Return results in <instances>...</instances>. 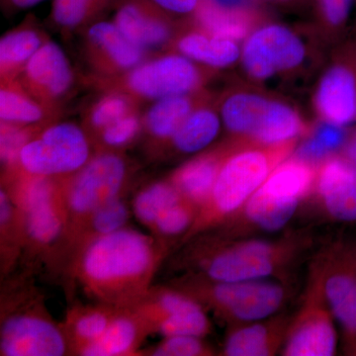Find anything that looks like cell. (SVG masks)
Masks as SVG:
<instances>
[{"label": "cell", "mask_w": 356, "mask_h": 356, "mask_svg": "<svg viewBox=\"0 0 356 356\" xmlns=\"http://www.w3.org/2000/svg\"><path fill=\"white\" fill-rule=\"evenodd\" d=\"M168 245L137 229L123 228L81 245L72 255V273L97 303L132 308L151 289Z\"/></svg>", "instance_id": "1"}, {"label": "cell", "mask_w": 356, "mask_h": 356, "mask_svg": "<svg viewBox=\"0 0 356 356\" xmlns=\"http://www.w3.org/2000/svg\"><path fill=\"white\" fill-rule=\"evenodd\" d=\"M181 257L191 274L213 281L236 282L284 275L313 245L306 231L275 240L225 238L204 234L189 241Z\"/></svg>", "instance_id": "2"}, {"label": "cell", "mask_w": 356, "mask_h": 356, "mask_svg": "<svg viewBox=\"0 0 356 356\" xmlns=\"http://www.w3.org/2000/svg\"><path fill=\"white\" fill-rule=\"evenodd\" d=\"M296 143L297 140H293L264 146L247 139L238 140L235 149L222 163L209 198L199 208L191 228L180 242L185 245L228 221L268 175L293 154Z\"/></svg>", "instance_id": "3"}, {"label": "cell", "mask_w": 356, "mask_h": 356, "mask_svg": "<svg viewBox=\"0 0 356 356\" xmlns=\"http://www.w3.org/2000/svg\"><path fill=\"white\" fill-rule=\"evenodd\" d=\"M7 177L4 188L19 212L26 255L44 261L55 252L63 254L69 228L65 177H37L21 172Z\"/></svg>", "instance_id": "4"}, {"label": "cell", "mask_w": 356, "mask_h": 356, "mask_svg": "<svg viewBox=\"0 0 356 356\" xmlns=\"http://www.w3.org/2000/svg\"><path fill=\"white\" fill-rule=\"evenodd\" d=\"M175 286L212 312L227 329L270 317L290 297L289 286L267 280L221 282L187 273Z\"/></svg>", "instance_id": "5"}, {"label": "cell", "mask_w": 356, "mask_h": 356, "mask_svg": "<svg viewBox=\"0 0 356 356\" xmlns=\"http://www.w3.org/2000/svg\"><path fill=\"white\" fill-rule=\"evenodd\" d=\"M2 301L0 355H72L62 324L53 320L34 291L10 294Z\"/></svg>", "instance_id": "6"}, {"label": "cell", "mask_w": 356, "mask_h": 356, "mask_svg": "<svg viewBox=\"0 0 356 356\" xmlns=\"http://www.w3.org/2000/svg\"><path fill=\"white\" fill-rule=\"evenodd\" d=\"M129 177L130 170L123 156L115 151H102L92 156L79 172L64 178L69 228L63 254L81 225L95 211L122 197Z\"/></svg>", "instance_id": "7"}, {"label": "cell", "mask_w": 356, "mask_h": 356, "mask_svg": "<svg viewBox=\"0 0 356 356\" xmlns=\"http://www.w3.org/2000/svg\"><path fill=\"white\" fill-rule=\"evenodd\" d=\"M309 273L317 277L327 305L343 332L344 344L356 339V238L341 236L325 243Z\"/></svg>", "instance_id": "8"}, {"label": "cell", "mask_w": 356, "mask_h": 356, "mask_svg": "<svg viewBox=\"0 0 356 356\" xmlns=\"http://www.w3.org/2000/svg\"><path fill=\"white\" fill-rule=\"evenodd\" d=\"M91 158L90 142L83 129L62 122L35 134L26 143L14 172L64 178L79 172Z\"/></svg>", "instance_id": "9"}, {"label": "cell", "mask_w": 356, "mask_h": 356, "mask_svg": "<svg viewBox=\"0 0 356 356\" xmlns=\"http://www.w3.org/2000/svg\"><path fill=\"white\" fill-rule=\"evenodd\" d=\"M334 317L316 276L309 273L303 302L291 322L283 344L284 356H332L337 353Z\"/></svg>", "instance_id": "10"}, {"label": "cell", "mask_w": 356, "mask_h": 356, "mask_svg": "<svg viewBox=\"0 0 356 356\" xmlns=\"http://www.w3.org/2000/svg\"><path fill=\"white\" fill-rule=\"evenodd\" d=\"M305 58L303 41L289 28L278 24L254 30L243 50V69L257 81L296 69Z\"/></svg>", "instance_id": "11"}, {"label": "cell", "mask_w": 356, "mask_h": 356, "mask_svg": "<svg viewBox=\"0 0 356 356\" xmlns=\"http://www.w3.org/2000/svg\"><path fill=\"white\" fill-rule=\"evenodd\" d=\"M200 72L184 55H166L142 63L129 72L126 88L132 95L159 100L170 96L187 95L199 88Z\"/></svg>", "instance_id": "12"}, {"label": "cell", "mask_w": 356, "mask_h": 356, "mask_svg": "<svg viewBox=\"0 0 356 356\" xmlns=\"http://www.w3.org/2000/svg\"><path fill=\"white\" fill-rule=\"evenodd\" d=\"M316 108L324 122L346 127L356 122V41L343 49L318 84Z\"/></svg>", "instance_id": "13"}, {"label": "cell", "mask_w": 356, "mask_h": 356, "mask_svg": "<svg viewBox=\"0 0 356 356\" xmlns=\"http://www.w3.org/2000/svg\"><path fill=\"white\" fill-rule=\"evenodd\" d=\"M312 194L329 219L356 225V165L348 159L332 154L323 161Z\"/></svg>", "instance_id": "14"}, {"label": "cell", "mask_w": 356, "mask_h": 356, "mask_svg": "<svg viewBox=\"0 0 356 356\" xmlns=\"http://www.w3.org/2000/svg\"><path fill=\"white\" fill-rule=\"evenodd\" d=\"M22 74L25 90L39 102L62 97L74 83V72L65 51L51 41L44 42L28 60Z\"/></svg>", "instance_id": "15"}, {"label": "cell", "mask_w": 356, "mask_h": 356, "mask_svg": "<svg viewBox=\"0 0 356 356\" xmlns=\"http://www.w3.org/2000/svg\"><path fill=\"white\" fill-rule=\"evenodd\" d=\"M292 316L276 313L270 317L228 327L222 355L273 356L282 350Z\"/></svg>", "instance_id": "16"}, {"label": "cell", "mask_w": 356, "mask_h": 356, "mask_svg": "<svg viewBox=\"0 0 356 356\" xmlns=\"http://www.w3.org/2000/svg\"><path fill=\"white\" fill-rule=\"evenodd\" d=\"M115 25L140 48H159L172 38V29L165 11L152 0H122Z\"/></svg>", "instance_id": "17"}, {"label": "cell", "mask_w": 356, "mask_h": 356, "mask_svg": "<svg viewBox=\"0 0 356 356\" xmlns=\"http://www.w3.org/2000/svg\"><path fill=\"white\" fill-rule=\"evenodd\" d=\"M88 42L91 58L107 72H131L144 63V49L126 38L114 22L100 21L91 26Z\"/></svg>", "instance_id": "18"}, {"label": "cell", "mask_w": 356, "mask_h": 356, "mask_svg": "<svg viewBox=\"0 0 356 356\" xmlns=\"http://www.w3.org/2000/svg\"><path fill=\"white\" fill-rule=\"evenodd\" d=\"M238 143V140H236L232 144L195 156L179 166L170 177V181L186 200L199 209L209 198L222 163Z\"/></svg>", "instance_id": "19"}, {"label": "cell", "mask_w": 356, "mask_h": 356, "mask_svg": "<svg viewBox=\"0 0 356 356\" xmlns=\"http://www.w3.org/2000/svg\"><path fill=\"white\" fill-rule=\"evenodd\" d=\"M151 334L146 322L133 309H120L104 334L79 355H139L140 344Z\"/></svg>", "instance_id": "20"}, {"label": "cell", "mask_w": 356, "mask_h": 356, "mask_svg": "<svg viewBox=\"0 0 356 356\" xmlns=\"http://www.w3.org/2000/svg\"><path fill=\"white\" fill-rule=\"evenodd\" d=\"M119 310L120 309L102 303L70 309L62 325L72 355H79V351L97 341Z\"/></svg>", "instance_id": "21"}, {"label": "cell", "mask_w": 356, "mask_h": 356, "mask_svg": "<svg viewBox=\"0 0 356 356\" xmlns=\"http://www.w3.org/2000/svg\"><path fill=\"white\" fill-rule=\"evenodd\" d=\"M195 19L203 32L229 40H242L254 32L257 13L252 9H229L214 1H202Z\"/></svg>", "instance_id": "22"}, {"label": "cell", "mask_w": 356, "mask_h": 356, "mask_svg": "<svg viewBox=\"0 0 356 356\" xmlns=\"http://www.w3.org/2000/svg\"><path fill=\"white\" fill-rule=\"evenodd\" d=\"M181 55L213 67H227L235 64L240 49L234 40L221 38L205 33L192 32L178 40Z\"/></svg>", "instance_id": "23"}, {"label": "cell", "mask_w": 356, "mask_h": 356, "mask_svg": "<svg viewBox=\"0 0 356 356\" xmlns=\"http://www.w3.org/2000/svg\"><path fill=\"white\" fill-rule=\"evenodd\" d=\"M317 173L315 165L292 158L280 163L268 175L261 188L274 195L302 200L311 195Z\"/></svg>", "instance_id": "24"}, {"label": "cell", "mask_w": 356, "mask_h": 356, "mask_svg": "<svg viewBox=\"0 0 356 356\" xmlns=\"http://www.w3.org/2000/svg\"><path fill=\"white\" fill-rule=\"evenodd\" d=\"M273 100L250 92H236L222 104L225 126L236 137L248 139L266 113Z\"/></svg>", "instance_id": "25"}, {"label": "cell", "mask_w": 356, "mask_h": 356, "mask_svg": "<svg viewBox=\"0 0 356 356\" xmlns=\"http://www.w3.org/2000/svg\"><path fill=\"white\" fill-rule=\"evenodd\" d=\"M306 131L305 124L295 110L273 100L261 123L247 140L254 144L271 146L296 140Z\"/></svg>", "instance_id": "26"}, {"label": "cell", "mask_w": 356, "mask_h": 356, "mask_svg": "<svg viewBox=\"0 0 356 356\" xmlns=\"http://www.w3.org/2000/svg\"><path fill=\"white\" fill-rule=\"evenodd\" d=\"M192 111L193 102L187 95L161 98L147 112L143 124L151 137L166 142L172 139Z\"/></svg>", "instance_id": "27"}, {"label": "cell", "mask_w": 356, "mask_h": 356, "mask_svg": "<svg viewBox=\"0 0 356 356\" xmlns=\"http://www.w3.org/2000/svg\"><path fill=\"white\" fill-rule=\"evenodd\" d=\"M130 218V208L123 198H117L98 208L81 225L67 245L65 254L72 255L74 252L92 238L108 235L126 228Z\"/></svg>", "instance_id": "28"}, {"label": "cell", "mask_w": 356, "mask_h": 356, "mask_svg": "<svg viewBox=\"0 0 356 356\" xmlns=\"http://www.w3.org/2000/svg\"><path fill=\"white\" fill-rule=\"evenodd\" d=\"M44 41L36 29L23 27L7 33L0 41V72L2 83L13 81L23 72L28 60Z\"/></svg>", "instance_id": "29"}, {"label": "cell", "mask_w": 356, "mask_h": 356, "mask_svg": "<svg viewBox=\"0 0 356 356\" xmlns=\"http://www.w3.org/2000/svg\"><path fill=\"white\" fill-rule=\"evenodd\" d=\"M221 122L213 110L192 111L170 142L180 154H195L209 146L220 132Z\"/></svg>", "instance_id": "30"}, {"label": "cell", "mask_w": 356, "mask_h": 356, "mask_svg": "<svg viewBox=\"0 0 356 356\" xmlns=\"http://www.w3.org/2000/svg\"><path fill=\"white\" fill-rule=\"evenodd\" d=\"M44 118V110L25 89L3 81L0 90V119L1 123L18 126H30Z\"/></svg>", "instance_id": "31"}, {"label": "cell", "mask_w": 356, "mask_h": 356, "mask_svg": "<svg viewBox=\"0 0 356 356\" xmlns=\"http://www.w3.org/2000/svg\"><path fill=\"white\" fill-rule=\"evenodd\" d=\"M184 198L170 179L154 182L136 195L133 201V212L138 221L151 229L166 209Z\"/></svg>", "instance_id": "32"}, {"label": "cell", "mask_w": 356, "mask_h": 356, "mask_svg": "<svg viewBox=\"0 0 356 356\" xmlns=\"http://www.w3.org/2000/svg\"><path fill=\"white\" fill-rule=\"evenodd\" d=\"M0 233L2 273H6L23 250V231L19 212L4 187L0 191Z\"/></svg>", "instance_id": "33"}, {"label": "cell", "mask_w": 356, "mask_h": 356, "mask_svg": "<svg viewBox=\"0 0 356 356\" xmlns=\"http://www.w3.org/2000/svg\"><path fill=\"white\" fill-rule=\"evenodd\" d=\"M198 208L188 200L184 198L166 209L154 222L151 231L154 238L161 242H168L172 238H179L181 240L185 234L191 228Z\"/></svg>", "instance_id": "34"}, {"label": "cell", "mask_w": 356, "mask_h": 356, "mask_svg": "<svg viewBox=\"0 0 356 356\" xmlns=\"http://www.w3.org/2000/svg\"><path fill=\"white\" fill-rule=\"evenodd\" d=\"M110 0H54L51 17L67 30L76 29L107 6Z\"/></svg>", "instance_id": "35"}, {"label": "cell", "mask_w": 356, "mask_h": 356, "mask_svg": "<svg viewBox=\"0 0 356 356\" xmlns=\"http://www.w3.org/2000/svg\"><path fill=\"white\" fill-rule=\"evenodd\" d=\"M212 327L205 309L201 304L194 308L175 314L159 325L156 332L165 337L191 336L204 337L210 334Z\"/></svg>", "instance_id": "36"}, {"label": "cell", "mask_w": 356, "mask_h": 356, "mask_svg": "<svg viewBox=\"0 0 356 356\" xmlns=\"http://www.w3.org/2000/svg\"><path fill=\"white\" fill-rule=\"evenodd\" d=\"M131 97L121 93H113L102 98L91 109L88 116V126L99 135L104 129L115 122L134 113Z\"/></svg>", "instance_id": "37"}, {"label": "cell", "mask_w": 356, "mask_h": 356, "mask_svg": "<svg viewBox=\"0 0 356 356\" xmlns=\"http://www.w3.org/2000/svg\"><path fill=\"white\" fill-rule=\"evenodd\" d=\"M153 356H210L216 355L214 348L203 337L191 336L166 337L153 348L144 351Z\"/></svg>", "instance_id": "38"}, {"label": "cell", "mask_w": 356, "mask_h": 356, "mask_svg": "<svg viewBox=\"0 0 356 356\" xmlns=\"http://www.w3.org/2000/svg\"><path fill=\"white\" fill-rule=\"evenodd\" d=\"M35 134L36 133L33 132L31 129L25 128V126L1 123L0 153H1V163L6 168V175L17 170L21 149Z\"/></svg>", "instance_id": "39"}, {"label": "cell", "mask_w": 356, "mask_h": 356, "mask_svg": "<svg viewBox=\"0 0 356 356\" xmlns=\"http://www.w3.org/2000/svg\"><path fill=\"white\" fill-rule=\"evenodd\" d=\"M143 125L144 124L136 113L115 122L98 135L102 140V151H115L128 146L139 136Z\"/></svg>", "instance_id": "40"}, {"label": "cell", "mask_w": 356, "mask_h": 356, "mask_svg": "<svg viewBox=\"0 0 356 356\" xmlns=\"http://www.w3.org/2000/svg\"><path fill=\"white\" fill-rule=\"evenodd\" d=\"M355 3V0H318L323 19L334 30L343 29L348 24Z\"/></svg>", "instance_id": "41"}, {"label": "cell", "mask_w": 356, "mask_h": 356, "mask_svg": "<svg viewBox=\"0 0 356 356\" xmlns=\"http://www.w3.org/2000/svg\"><path fill=\"white\" fill-rule=\"evenodd\" d=\"M313 137L327 153L334 154L337 149L343 147L348 138V133L343 130V127L324 122L322 125L316 129Z\"/></svg>", "instance_id": "42"}, {"label": "cell", "mask_w": 356, "mask_h": 356, "mask_svg": "<svg viewBox=\"0 0 356 356\" xmlns=\"http://www.w3.org/2000/svg\"><path fill=\"white\" fill-rule=\"evenodd\" d=\"M156 6L165 13L175 15H187L195 14L201 0H152Z\"/></svg>", "instance_id": "43"}, {"label": "cell", "mask_w": 356, "mask_h": 356, "mask_svg": "<svg viewBox=\"0 0 356 356\" xmlns=\"http://www.w3.org/2000/svg\"><path fill=\"white\" fill-rule=\"evenodd\" d=\"M343 156L356 165V129L348 134L343 147Z\"/></svg>", "instance_id": "44"}, {"label": "cell", "mask_w": 356, "mask_h": 356, "mask_svg": "<svg viewBox=\"0 0 356 356\" xmlns=\"http://www.w3.org/2000/svg\"><path fill=\"white\" fill-rule=\"evenodd\" d=\"M218 6L229 9H252L254 0H213Z\"/></svg>", "instance_id": "45"}, {"label": "cell", "mask_w": 356, "mask_h": 356, "mask_svg": "<svg viewBox=\"0 0 356 356\" xmlns=\"http://www.w3.org/2000/svg\"><path fill=\"white\" fill-rule=\"evenodd\" d=\"M43 0H2V3L9 9L20 10V9L30 8V7L37 6Z\"/></svg>", "instance_id": "46"}, {"label": "cell", "mask_w": 356, "mask_h": 356, "mask_svg": "<svg viewBox=\"0 0 356 356\" xmlns=\"http://www.w3.org/2000/svg\"><path fill=\"white\" fill-rule=\"evenodd\" d=\"M268 1L275 2V3L280 4H290L293 3V2L299 1V0H268Z\"/></svg>", "instance_id": "47"}, {"label": "cell", "mask_w": 356, "mask_h": 356, "mask_svg": "<svg viewBox=\"0 0 356 356\" xmlns=\"http://www.w3.org/2000/svg\"><path fill=\"white\" fill-rule=\"evenodd\" d=\"M202 1H213V0H201V2Z\"/></svg>", "instance_id": "48"}]
</instances>
